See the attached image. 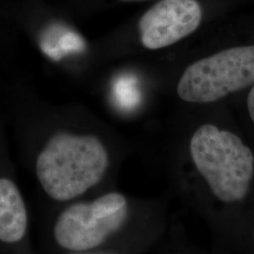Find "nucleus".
<instances>
[{
	"label": "nucleus",
	"mask_w": 254,
	"mask_h": 254,
	"mask_svg": "<svg viewBox=\"0 0 254 254\" xmlns=\"http://www.w3.org/2000/svg\"><path fill=\"white\" fill-rule=\"evenodd\" d=\"M115 162L109 142L92 132L57 130L41 142L33 171L49 207L112 189Z\"/></svg>",
	"instance_id": "1"
},
{
	"label": "nucleus",
	"mask_w": 254,
	"mask_h": 254,
	"mask_svg": "<svg viewBox=\"0 0 254 254\" xmlns=\"http://www.w3.org/2000/svg\"><path fill=\"white\" fill-rule=\"evenodd\" d=\"M141 203L109 189L49 207L43 227V254L87 252L138 230Z\"/></svg>",
	"instance_id": "2"
},
{
	"label": "nucleus",
	"mask_w": 254,
	"mask_h": 254,
	"mask_svg": "<svg viewBox=\"0 0 254 254\" xmlns=\"http://www.w3.org/2000/svg\"><path fill=\"white\" fill-rule=\"evenodd\" d=\"M190 155L214 195L224 202L243 200L254 178V156L227 130L204 125L191 137Z\"/></svg>",
	"instance_id": "3"
},
{
	"label": "nucleus",
	"mask_w": 254,
	"mask_h": 254,
	"mask_svg": "<svg viewBox=\"0 0 254 254\" xmlns=\"http://www.w3.org/2000/svg\"><path fill=\"white\" fill-rule=\"evenodd\" d=\"M254 85V46L222 50L190 65L177 85L182 100L211 103Z\"/></svg>",
	"instance_id": "4"
},
{
	"label": "nucleus",
	"mask_w": 254,
	"mask_h": 254,
	"mask_svg": "<svg viewBox=\"0 0 254 254\" xmlns=\"http://www.w3.org/2000/svg\"><path fill=\"white\" fill-rule=\"evenodd\" d=\"M201 16L197 0H160L137 21L141 44L151 50L172 46L193 33Z\"/></svg>",
	"instance_id": "5"
},
{
	"label": "nucleus",
	"mask_w": 254,
	"mask_h": 254,
	"mask_svg": "<svg viewBox=\"0 0 254 254\" xmlns=\"http://www.w3.org/2000/svg\"><path fill=\"white\" fill-rule=\"evenodd\" d=\"M0 254H36L27 201L11 177L0 175Z\"/></svg>",
	"instance_id": "6"
},
{
	"label": "nucleus",
	"mask_w": 254,
	"mask_h": 254,
	"mask_svg": "<svg viewBox=\"0 0 254 254\" xmlns=\"http://www.w3.org/2000/svg\"><path fill=\"white\" fill-rule=\"evenodd\" d=\"M143 247V239L139 231L120 238L100 248L79 253H65L60 254H138Z\"/></svg>",
	"instance_id": "7"
},
{
	"label": "nucleus",
	"mask_w": 254,
	"mask_h": 254,
	"mask_svg": "<svg viewBox=\"0 0 254 254\" xmlns=\"http://www.w3.org/2000/svg\"><path fill=\"white\" fill-rule=\"evenodd\" d=\"M248 109L250 116L254 123V86L248 96Z\"/></svg>",
	"instance_id": "8"
},
{
	"label": "nucleus",
	"mask_w": 254,
	"mask_h": 254,
	"mask_svg": "<svg viewBox=\"0 0 254 254\" xmlns=\"http://www.w3.org/2000/svg\"><path fill=\"white\" fill-rule=\"evenodd\" d=\"M118 2H124V3H129V2H139V1H145V0H116Z\"/></svg>",
	"instance_id": "9"
}]
</instances>
